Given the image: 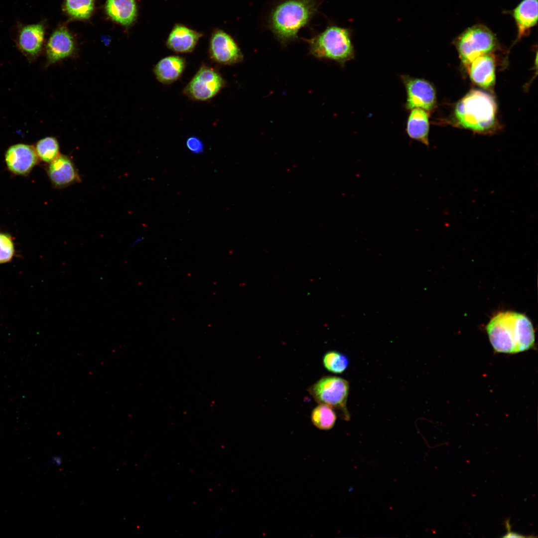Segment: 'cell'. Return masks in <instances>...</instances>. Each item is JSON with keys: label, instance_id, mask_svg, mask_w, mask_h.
<instances>
[{"label": "cell", "instance_id": "cell-13", "mask_svg": "<svg viewBox=\"0 0 538 538\" xmlns=\"http://www.w3.org/2000/svg\"><path fill=\"white\" fill-rule=\"evenodd\" d=\"M75 49L73 36L64 27L56 29L46 46L48 63L53 64L70 56Z\"/></svg>", "mask_w": 538, "mask_h": 538}, {"label": "cell", "instance_id": "cell-14", "mask_svg": "<svg viewBox=\"0 0 538 538\" xmlns=\"http://www.w3.org/2000/svg\"><path fill=\"white\" fill-rule=\"evenodd\" d=\"M203 34L182 24H176L166 42L167 47L177 53L192 52Z\"/></svg>", "mask_w": 538, "mask_h": 538}, {"label": "cell", "instance_id": "cell-6", "mask_svg": "<svg viewBox=\"0 0 538 538\" xmlns=\"http://www.w3.org/2000/svg\"><path fill=\"white\" fill-rule=\"evenodd\" d=\"M496 44L494 34L482 24L468 28L458 37L456 41L460 57L467 66L475 58L493 50Z\"/></svg>", "mask_w": 538, "mask_h": 538}, {"label": "cell", "instance_id": "cell-23", "mask_svg": "<svg viewBox=\"0 0 538 538\" xmlns=\"http://www.w3.org/2000/svg\"><path fill=\"white\" fill-rule=\"evenodd\" d=\"M348 358L336 351L327 352L323 357V365L328 371L334 374H341L348 368Z\"/></svg>", "mask_w": 538, "mask_h": 538}, {"label": "cell", "instance_id": "cell-10", "mask_svg": "<svg viewBox=\"0 0 538 538\" xmlns=\"http://www.w3.org/2000/svg\"><path fill=\"white\" fill-rule=\"evenodd\" d=\"M38 160L34 147L26 144H14L8 148L5 154L8 170L18 175H27Z\"/></svg>", "mask_w": 538, "mask_h": 538}, {"label": "cell", "instance_id": "cell-24", "mask_svg": "<svg viewBox=\"0 0 538 538\" xmlns=\"http://www.w3.org/2000/svg\"><path fill=\"white\" fill-rule=\"evenodd\" d=\"M15 255L12 236L8 233L0 232V264L11 262Z\"/></svg>", "mask_w": 538, "mask_h": 538}, {"label": "cell", "instance_id": "cell-15", "mask_svg": "<svg viewBox=\"0 0 538 538\" xmlns=\"http://www.w3.org/2000/svg\"><path fill=\"white\" fill-rule=\"evenodd\" d=\"M513 16L518 29V39L529 33L538 21V0H523L514 9Z\"/></svg>", "mask_w": 538, "mask_h": 538}, {"label": "cell", "instance_id": "cell-19", "mask_svg": "<svg viewBox=\"0 0 538 538\" xmlns=\"http://www.w3.org/2000/svg\"><path fill=\"white\" fill-rule=\"evenodd\" d=\"M105 9L113 20L125 26L132 24L136 16L135 0H107Z\"/></svg>", "mask_w": 538, "mask_h": 538}, {"label": "cell", "instance_id": "cell-9", "mask_svg": "<svg viewBox=\"0 0 538 538\" xmlns=\"http://www.w3.org/2000/svg\"><path fill=\"white\" fill-rule=\"evenodd\" d=\"M209 53L212 59L223 65L237 64L243 59L242 51L234 39L219 29H215L211 34Z\"/></svg>", "mask_w": 538, "mask_h": 538}, {"label": "cell", "instance_id": "cell-4", "mask_svg": "<svg viewBox=\"0 0 538 538\" xmlns=\"http://www.w3.org/2000/svg\"><path fill=\"white\" fill-rule=\"evenodd\" d=\"M496 105L492 96L479 90L469 93L457 104L455 114L463 127L475 131L490 129L494 125Z\"/></svg>", "mask_w": 538, "mask_h": 538}, {"label": "cell", "instance_id": "cell-8", "mask_svg": "<svg viewBox=\"0 0 538 538\" xmlns=\"http://www.w3.org/2000/svg\"><path fill=\"white\" fill-rule=\"evenodd\" d=\"M401 79L406 90L405 108L406 110L410 111L413 108H420L426 111L434 108L436 101L435 91L428 81L407 75H401Z\"/></svg>", "mask_w": 538, "mask_h": 538}, {"label": "cell", "instance_id": "cell-11", "mask_svg": "<svg viewBox=\"0 0 538 538\" xmlns=\"http://www.w3.org/2000/svg\"><path fill=\"white\" fill-rule=\"evenodd\" d=\"M46 171L51 183L56 188H65L81 180L73 160L64 154H60L48 163Z\"/></svg>", "mask_w": 538, "mask_h": 538}, {"label": "cell", "instance_id": "cell-21", "mask_svg": "<svg viewBox=\"0 0 538 538\" xmlns=\"http://www.w3.org/2000/svg\"><path fill=\"white\" fill-rule=\"evenodd\" d=\"M59 144L57 139L47 136L39 140L34 147L39 159L49 163L60 153Z\"/></svg>", "mask_w": 538, "mask_h": 538}, {"label": "cell", "instance_id": "cell-20", "mask_svg": "<svg viewBox=\"0 0 538 538\" xmlns=\"http://www.w3.org/2000/svg\"><path fill=\"white\" fill-rule=\"evenodd\" d=\"M337 415L334 409L330 406L322 404L313 408L311 413V420L313 424L321 430H327L334 425Z\"/></svg>", "mask_w": 538, "mask_h": 538}, {"label": "cell", "instance_id": "cell-22", "mask_svg": "<svg viewBox=\"0 0 538 538\" xmlns=\"http://www.w3.org/2000/svg\"><path fill=\"white\" fill-rule=\"evenodd\" d=\"M95 0H65V8L69 15L78 19H86L92 14Z\"/></svg>", "mask_w": 538, "mask_h": 538}, {"label": "cell", "instance_id": "cell-12", "mask_svg": "<svg viewBox=\"0 0 538 538\" xmlns=\"http://www.w3.org/2000/svg\"><path fill=\"white\" fill-rule=\"evenodd\" d=\"M44 34L45 28L42 23L21 25L17 30V45L25 55L35 58L42 49Z\"/></svg>", "mask_w": 538, "mask_h": 538}, {"label": "cell", "instance_id": "cell-18", "mask_svg": "<svg viewBox=\"0 0 538 538\" xmlns=\"http://www.w3.org/2000/svg\"><path fill=\"white\" fill-rule=\"evenodd\" d=\"M186 66L184 59L178 56H169L161 59L154 67L157 79L163 84L172 83L178 80Z\"/></svg>", "mask_w": 538, "mask_h": 538}, {"label": "cell", "instance_id": "cell-26", "mask_svg": "<svg viewBox=\"0 0 538 538\" xmlns=\"http://www.w3.org/2000/svg\"><path fill=\"white\" fill-rule=\"evenodd\" d=\"M504 537H507V538L523 537V536H522V535H518V534H515V533L510 532V533L507 534V535H506L505 536H504Z\"/></svg>", "mask_w": 538, "mask_h": 538}, {"label": "cell", "instance_id": "cell-3", "mask_svg": "<svg viewBox=\"0 0 538 538\" xmlns=\"http://www.w3.org/2000/svg\"><path fill=\"white\" fill-rule=\"evenodd\" d=\"M351 37L350 29L330 24L323 31L305 41L310 54L315 57L333 60L343 65L355 56Z\"/></svg>", "mask_w": 538, "mask_h": 538}, {"label": "cell", "instance_id": "cell-2", "mask_svg": "<svg viewBox=\"0 0 538 538\" xmlns=\"http://www.w3.org/2000/svg\"><path fill=\"white\" fill-rule=\"evenodd\" d=\"M316 0H283L271 10L268 26L283 45L298 38L300 29L307 26L317 12Z\"/></svg>", "mask_w": 538, "mask_h": 538}, {"label": "cell", "instance_id": "cell-5", "mask_svg": "<svg viewBox=\"0 0 538 538\" xmlns=\"http://www.w3.org/2000/svg\"><path fill=\"white\" fill-rule=\"evenodd\" d=\"M307 391L318 404H326L339 411L343 419H350L347 407L349 384L346 380L334 376H324L311 385Z\"/></svg>", "mask_w": 538, "mask_h": 538}, {"label": "cell", "instance_id": "cell-17", "mask_svg": "<svg viewBox=\"0 0 538 538\" xmlns=\"http://www.w3.org/2000/svg\"><path fill=\"white\" fill-rule=\"evenodd\" d=\"M429 123L427 113L420 108L410 110L406 122V132L408 136L428 146Z\"/></svg>", "mask_w": 538, "mask_h": 538}, {"label": "cell", "instance_id": "cell-25", "mask_svg": "<svg viewBox=\"0 0 538 538\" xmlns=\"http://www.w3.org/2000/svg\"><path fill=\"white\" fill-rule=\"evenodd\" d=\"M186 145L189 151L194 154H200L204 151V144L202 140L195 136L189 137L186 141Z\"/></svg>", "mask_w": 538, "mask_h": 538}, {"label": "cell", "instance_id": "cell-7", "mask_svg": "<svg viewBox=\"0 0 538 538\" xmlns=\"http://www.w3.org/2000/svg\"><path fill=\"white\" fill-rule=\"evenodd\" d=\"M225 84L224 80L218 72L211 67L203 65L183 92L193 99L206 101L216 96Z\"/></svg>", "mask_w": 538, "mask_h": 538}, {"label": "cell", "instance_id": "cell-1", "mask_svg": "<svg viewBox=\"0 0 538 538\" xmlns=\"http://www.w3.org/2000/svg\"><path fill=\"white\" fill-rule=\"evenodd\" d=\"M491 344L498 353L515 354L534 347L535 331L529 318L513 311L500 312L486 326Z\"/></svg>", "mask_w": 538, "mask_h": 538}, {"label": "cell", "instance_id": "cell-27", "mask_svg": "<svg viewBox=\"0 0 538 538\" xmlns=\"http://www.w3.org/2000/svg\"><path fill=\"white\" fill-rule=\"evenodd\" d=\"M222 530H219V531H218V532H217V533H216V534H215V538H217V537H219V536H220V535H221V534H222Z\"/></svg>", "mask_w": 538, "mask_h": 538}, {"label": "cell", "instance_id": "cell-16", "mask_svg": "<svg viewBox=\"0 0 538 538\" xmlns=\"http://www.w3.org/2000/svg\"><path fill=\"white\" fill-rule=\"evenodd\" d=\"M468 67L470 78L476 84L483 88H489L494 84V61L488 54L475 58Z\"/></svg>", "mask_w": 538, "mask_h": 538}]
</instances>
